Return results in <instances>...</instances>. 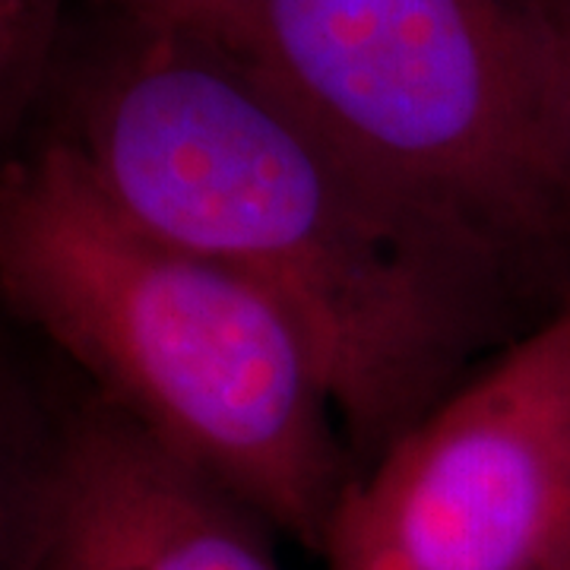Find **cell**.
I'll return each instance as SVG.
<instances>
[{
  "label": "cell",
  "mask_w": 570,
  "mask_h": 570,
  "mask_svg": "<svg viewBox=\"0 0 570 570\" xmlns=\"http://www.w3.org/2000/svg\"><path fill=\"white\" fill-rule=\"evenodd\" d=\"M108 26L51 134L127 216L273 302L381 456L460 387L504 266L377 181L245 48Z\"/></svg>",
  "instance_id": "cell-1"
},
{
  "label": "cell",
  "mask_w": 570,
  "mask_h": 570,
  "mask_svg": "<svg viewBox=\"0 0 570 570\" xmlns=\"http://www.w3.org/2000/svg\"><path fill=\"white\" fill-rule=\"evenodd\" d=\"M0 302L156 448L324 551L352 482L295 326L127 216L55 134L0 165Z\"/></svg>",
  "instance_id": "cell-2"
},
{
  "label": "cell",
  "mask_w": 570,
  "mask_h": 570,
  "mask_svg": "<svg viewBox=\"0 0 570 570\" xmlns=\"http://www.w3.org/2000/svg\"><path fill=\"white\" fill-rule=\"evenodd\" d=\"M225 41L377 181L501 266L570 242L554 0H257Z\"/></svg>",
  "instance_id": "cell-3"
},
{
  "label": "cell",
  "mask_w": 570,
  "mask_h": 570,
  "mask_svg": "<svg viewBox=\"0 0 570 570\" xmlns=\"http://www.w3.org/2000/svg\"><path fill=\"white\" fill-rule=\"evenodd\" d=\"M330 570H570V390L551 317L348 485Z\"/></svg>",
  "instance_id": "cell-4"
},
{
  "label": "cell",
  "mask_w": 570,
  "mask_h": 570,
  "mask_svg": "<svg viewBox=\"0 0 570 570\" xmlns=\"http://www.w3.org/2000/svg\"><path fill=\"white\" fill-rule=\"evenodd\" d=\"M257 523L92 400L63 422L22 570H279Z\"/></svg>",
  "instance_id": "cell-5"
},
{
  "label": "cell",
  "mask_w": 570,
  "mask_h": 570,
  "mask_svg": "<svg viewBox=\"0 0 570 570\" xmlns=\"http://www.w3.org/2000/svg\"><path fill=\"white\" fill-rule=\"evenodd\" d=\"M63 422L41 412L26 381L0 355V570L26 564L58 463Z\"/></svg>",
  "instance_id": "cell-6"
},
{
  "label": "cell",
  "mask_w": 570,
  "mask_h": 570,
  "mask_svg": "<svg viewBox=\"0 0 570 570\" xmlns=\"http://www.w3.org/2000/svg\"><path fill=\"white\" fill-rule=\"evenodd\" d=\"M58 26L32 20L0 0V130L20 115L51 67Z\"/></svg>",
  "instance_id": "cell-7"
},
{
  "label": "cell",
  "mask_w": 570,
  "mask_h": 570,
  "mask_svg": "<svg viewBox=\"0 0 570 570\" xmlns=\"http://www.w3.org/2000/svg\"><path fill=\"white\" fill-rule=\"evenodd\" d=\"M108 20L149 26V29H187L228 39L257 0H96Z\"/></svg>",
  "instance_id": "cell-8"
},
{
  "label": "cell",
  "mask_w": 570,
  "mask_h": 570,
  "mask_svg": "<svg viewBox=\"0 0 570 570\" xmlns=\"http://www.w3.org/2000/svg\"><path fill=\"white\" fill-rule=\"evenodd\" d=\"M10 7H17L22 10L26 17H32V20L48 22V26H58V7H61V0H7Z\"/></svg>",
  "instance_id": "cell-9"
},
{
  "label": "cell",
  "mask_w": 570,
  "mask_h": 570,
  "mask_svg": "<svg viewBox=\"0 0 570 570\" xmlns=\"http://www.w3.org/2000/svg\"><path fill=\"white\" fill-rule=\"evenodd\" d=\"M554 17L561 29V51H564V70H568V89H570V0H554Z\"/></svg>",
  "instance_id": "cell-10"
},
{
  "label": "cell",
  "mask_w": 570,
  "mask_h": 570,
  "mask_svg": "<svg viewBox=\"0 0 570 570\" xmlns=\"http://www.w3.org/2000/svg\"><path fill=\"white\" fill-rule=\"evenodd\" d=\"M554 317H558V326H561V358H564V381H568L570 390V302Z\"/></svg>",
  "instance_id": "cell-11"
}]
</instances>
